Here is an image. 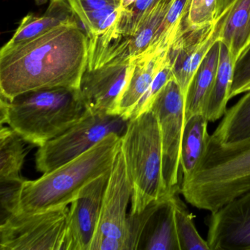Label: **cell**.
<instances>
[{"instance_id":"obj_14","label":"cell","mask_w":250,"mask_h":250,"mask_svg":"<svg viewBox=\"0 0 250 250\" xmlns=\"http://www.w3.org/2000/svg\"><path fill=\"white\" fill-rule=\"evenodd\" d=\"M169 48L150 49L137 57L129 78L118 99L113 115L129 121L133 112L167 59Z\"/></svg>"},{"instance_id":"obj_24","label":"cell","mask_w":250,"mask_h":250,"mask_svg":"<svg viewBox=\"0 0 250 250\" xmlns=\"http://www.w3.org/2000/svg\"><path fill=\"white\" fill-rule=\"evenodd\" d=\"M172 78H174V74L167 56L166 62L164 64L159 73L156 74L148 90L134 109L131 119L137 118L144 112L150 110L153 102H155L162 89Z\"/></svg>"},{"instance_id":"obj_27","label":"cell","mask_w":250,"mask_h":250,"mask_svg":"<svg viewBox=\"0 0 250 250\" xmlns=\"http://www.w3.org/2000/svg\"><path fill=\"white\" fill-rule=\"evenodd\" d=\"M250 90V49L237 62L234 68L233 80L229 93V100Z\"/></svg>"},{"instance_id":"obj_15","label":"cell","mask_w":250,"mask_h":250,"mask_svg":"<svg viewBox=\"0 0 250 250\" xmlns=\"http://www.w3.org/2000/svg\"><path fill=\"white\" fill-rule=\"evenodd\" d=\"M176 191L164 198L150 216L139 250H180L174 209L173 196Z\"/></svg>"},{"instance_id":"obj_25","label":"cell","mask_w":250,"mask_h":250,"mask_svg":"<svg viewBox=\"0 0 250 250\" xmlns=\"http://www.w3.org/2000/svg\"><path fill=\"white\" fill-rule=\"evenodd\" d=\"M218 0H190L186 23L189 27L201 28L217 19Z\"/></svg>"},{"instance_id":"obj_7","label":"cell","mask_w":250,"mask_h":250,"mask_svg":"<svg viewBox=\"0 0 250 250\" xmlns=\"http://www.w3.org/2000/svg\"><path fill=\"white\" fill-rule=\"evenodd\" d=\"M68 206L19 212L0 224V250H64Z\"/></svg>"},{"instance_id":"obj_11","label":"cell","mask_w":250,"mask_h":250,"mask_svg":"<svg viewBox=\"0 0 250 250\" xmlns=\"http://www.w3.org/2000/svg\"><path fill=\"white\" fill-rule=\"evenodd\" d=\"M111 170L84 186L71 203L67 219L64 250H90Z\"/></svg>"},{"instance_id":"obj_28","label":"cell","mask_w":250,"mask_h":250,"mask_svg":"<svg viewBox=\"0 0 250 250\" xmlns=\"http://www.w3.org/2000/svg\"><path fill=\"white\" fill-rule=\"evenodd\" d=\"M74 13L88 12L105 7L121 6V0H68Z\"/></svg>"},{"instance_id":"obj_8","label":"cell","mask_w":250,"mask_h":250,"mask_svg":"<svg viewBox=\"0 0 250 250\" xmlns=\"http://www.w3.org/2000/svg\"><path fill=\"white\" fill-rule=\"evenodd\" d=\"M152 111L160 125L163 150V176L169 194L180 190L181 147L185 126V99L175 77L153 102Z\"/></svg>"},{"instance_id":"obj_13","label":"cell","mask_w":250,"mask_h":250,"mask_svg":"<svg viewBox=\"0 0 250 250\" xmlns=\"http://www.w3.org/2000/svg\"><path fill=\"white\" fill-rule=\"evenodd\" d=\"M133 65L132 60L109 62L92 69L86 68L80 90L87 110L92 113L113 115Z\"/></svg>"},{"instance_id":"obj_16","label":"cell","mask_w":250,"mask_h":250,"mask_svg":"<svg viewBox=\"0 0 250 250\" xmlns=\"http://www.w3.org/2000/svg\"><path fill=\"white\" fill-rule=\"evenodd\" d=\"M220 39L235 68L250 49V0H233L229 5Z\"/></svg>"},{"instance_id":"obj_26","label":"cell","mask_w":250,"mask_h":250,"mask_svg":"<svg viewBox=\"0 0 250 250\" xmlns=\"http://www.w3.org/2000/svg\"><path fill=\"white\" fill-rule=\"evenodd\" d=\"M24 181L0 182L1 222L11 215L20 212V200Z\"/></svg>"},{"instance_id":"obj_4","label":"cell","mask_w":250,"mask_h":250,"mask_svg":"<svg viewBox=\"0 0 250 250\" xmlns=\"http://www.w3.org/2000/svg\"><path fill=\"white\" fill-rule=\"evenodd\" d=\"M121 137L108 134L91 148L34 181L24 180L20 212L34 213L71 204L80 190L112 169Z\"/></svg>"},{"instance_id":"obj_3","label":"cell","mask_w":250,"mask_h":250,"mask_svg":"<svg viewBox=\"0 0 250 250\" xmlns=\"http://www.w3.org/2000/svg\"><path fill=\"white\" fill-rule=\"evenodd\" d=\"M250 190V137L228 144L209 138L200 162L180 185L187 203L210 212Z\"/></svg>"},{"instance_id":"obj_19","label":"cell","mask_w":250,"mask_h":250,"mask_svg":"<svg viewBox=\"0 0 250 250\" xmlns=\"http://www.w3.org/2000/svg\"><path fill=\"white\" fill-rule=\"evenodd\" d=\"M208 123L203 113L196 114L186 121L180 159L183 178H187L193 172L206 151L210 138Z\"/></svg>"},{"instance_id":"obj_21","label":"cell","mask_w":250,"mask_h":250,"mask_svg":"<svg viewBox=\"0 0 250 250\" xmlns=\"http://www.w3.org/2000/svg\"><path fill=\"white\" fill-rule=\"evenodd\" d=\"M234 65L226 46L221 42L220 56L214 84L204 111L208 122H215L224 116L229 100L233 80Z\"/></svg>"},{"instance_id":"obj_20","label":"cell","mask_w":250,"mask_h":250,"mask_svg":"<svg viewBox=\"0 0 250 250\" xmlns=\"http://www.w3.org/2000/svg\"><path fill=\"white\" fill-rule=\"evenodd\" d=\"M250 137V90L229 109L210 135V140L222 144L238 143Z\"/></svg>"},{"instance_id":"obj_12","label":"cell","mask_w":250,"mask_h":250,"mask_svg":"<svg viewBox=\"0 0 250 250\" xmlns=\"http://www.w3.org/2000/svg\"><path fill=\"white\" fill-rule=\"evenodd\" d=\"M208 227L210 250H250V190L210 212Z\"/></svg>"},{"instance_id":"obj_17","label":"cell","mask_w":250,"mask_h":250,"mask_svg":"<svg viewBox=\"0 0 250 250\" xmlns=\"http://www.w3.org/2000/svg\"><path fill=\"white\" fill-rule=\"evenodd\" d=\"M78 22V19L68 0H51L46 12L42 16L29 14L20 23L5 47L37 37L55 27L66 23Z\"/></svg>"},{"instance_id":"obj_29","label":"cell","mask_w":250,"mask_h":250,"mask_svg":"<svg viewBox=\"0 0 250 250\" xmlns=\"http://www.w3.org/2000/svg\"><path fill=\"white\" fill-rule=\"evenodd\" d=\"M232 2L233 0H218L217 17H219Z\"/></svg>"},{"instance_id":"obj_10","label":"cell","mask_w":250,"mask_h":250,"mask_svg":"<svg viewBox=\"0 0 250 250\" xmlns=\"http://www.w3.org/2000/svg\"><path fill=\"white\" fill-rule=\"evenodd\" d=\"M228 8L209 25L192 28L184 24L168 51L174 77L185 99L191 80L212 46L220 36Z\"/></svg>"},{"instance_id":"obj_6","label":"cell","mask_w":250,"mask_h":250,"mask_svg":"<svg viewBox=\"0 0 250 250\" xmlns=\"http://www.w3.org/2000/svg\"><path fill=\"white\" fill-rule=\"evenodd\" d=\"M128 121L121 115L92 113L87 110L77 124L39 147L36 154V169L48 173L78 157L108 134L114 133L122 137Z\"/></svg>"},{"instance_id":"obj_5","label":"cell","mask_w":250,"mask_h":250,"mask_svg":"<svg viewBox=\"0 0 250 250\" xmlns=\"http://www.w3.org/2000/svg\"><path fill=\"white\" fill-rule=\"evenodd\" d=\"M121 150L133 188L130 215L171 194L164 180L160 125L151 109L129 120L121 137Z\"/></svg>"},{"instance_id":"obj_18","label":"cell","mask_w":250,"mask_h":250,"mask_svg":"<svg viewBox=\"0 0 250 250\" xmlns=\"http://www.w3.org/2000/svg\"><path fill=\"white\" fill-rule=\"evenodd\" d=\"M220 49L221 42H217L212 46L191 80L185 97L186 121L196 114H204L217 73Z\"/></svg>"},{"instance_id":"obj_2","label":"cell","mask_w":250,"mask_h":250,"mask_svg":"<svg viewBox=\"0 0 250 250\" xmlns=\"http://www.w3.org/2000/svg\"><path fill=\"white\" fill-rule=\"evenodd\" d=\"M87 111L80 89H42L11 101L1 96L0 123L26 143L42 147L77 124Z\"/></svg>"},{"instance_id":"obj_23","label":"cell","mask_w":250,"mask_h":250,"mask_svg":"<svg viewBox=\"0 0 250 250\" xmlns=\"http://www.w3.org/2000/svg\"><path fill=\"white\" fill-rule=\"evenodd\" d=\"M180 191L174 194V209L177 235L180 250H210L207 241L203 239L194 222V216L179 197Z\"/></svg>"},{"instance_id":"obj_1","label":"cell","mask_w":250,"mask_h":250,"mask_svg":"<svg viewBox=\"0 0 250 250\" xmlns=\"http://www.w3.org/2000/svg\"><path fill=\"white\" fill-rule=\"evenodd\" d=\"M88 61V41L78 22L55 27L0 51V92L11 101L27 92L80 88Z\"/></svg>"},{"instance_id":"obj_22","label":"cell","mask_w":250,"mask_h":250,"mask_svg":"<svg viewBox=\"0 0 250 250\" xmlns=\"http://www.w3.org/2000/svg\"><path fill=\"white\" fill-rule=\"evenodd\" d=\"M26 143L11 127L1 125L0 131V182L21 181V171L25 160Z\"/></svg>"},{"instance_id":"obj_9","label":"cell","mask_w":250,"mask_h":250,"mask_svg":"<svg viewBox=\"0 0 250 250\" xmlns=\"http://www.w3.org/2000/svg\"><path fill=\"white\" fill-rule=\"evenodd\" d=\"M133 188L122 150H119L104 193L100 218L90 250H96L104 238L119 240L124 250H130L129 215L127 214Z\"/></svg>"}]
</instances>
